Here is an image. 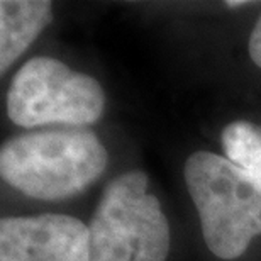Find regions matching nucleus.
<instances>
[{"label": "nucleus", "mask_w": 261, "mask_h": 261, "mask_svg": "<svg viewBox=\"0 0 261 261\" xmlns=\"http://www.w3.org/2000/svg\"><path fill=\"white\" fill-rule=\"evenodd\" d=\"M107 166V151L92 130L58 127L24 133L0 149V175L41 200H61L90 187Z\"/></svg>", "instance_id": "nucleus-1"}, {"label": "nucleus", "mask_w": 261, "mask_h": 261, "mask_svg": "<svg viewBox=\"0 0 261 261\" xmlns=\"http://www.w3.org/2000/svg\"><path fill=\"white\" fill-rule=\"evenodd\" d=\"M184 175L207 248L222 259L241 256L261 234V175L208 151L189 156Z\"/></svg>", "instance_id": "nucleus-2"}, {"label": "nucleus", "mask_w": 261, "mask_h": 261, "mask_svg": "<svg viewBox=\"0 0 261 261\" xmlns=\"http://www.w3.org/2000/svg\"><path fill=\"white\" fill-rule=\"evenodd\" d=\"M148 176L126 171L109 181L88 231L90 261H165L170 226L160 200L146 192Z\"/></svg>", "instance_id": "nucleus-3"}, {"label": "nucleus", "mask_w": 261, "mask_h": 261, "mask_svg": "<svg viewBox=\"0 0 261 261\" xmlns=\"http://www.w3.org/2000/svg\"><path fill=\"white\" fill-rule=\"evenodd\" d=\"M103 106L106 95L95 78L46 56L20 66L7 93L9 119L20 127L90 126Z\"/></svg>", "instance_id": "nucleus-4"}, {"label": "nucleus", "mask_w": 261, "mask_h": 261, "mask_svg": "<svg viewBox=\"0 0 261 261\" xmlns=\"http://www.w3.org/2000/svg\"><path fill=\"white\" fill-rule=\"evenodd\" d=\"M0 261H90V231L80 219L63 214L5 217Z\"/></svg>", "instance_id": "nucleus-5"}, {"label": "nucleus", "mask_w": 261, "mask_h": 261, "mask_svg": "<svg viewBox=\"0 0 261 261\" xmlns=\"http://www.w3.org/2000/svg\"><path fill=\"white\" fill-rule=\"evenodd\" d=\"M53 19L46 0L0 2V71H7Z\"/></svg>", "instance_id": "nucleus-6"}, {"label": "nucleus", "mask_w": 261, "mask_h": 261, "mask_svg": "<svg viewBox=\"0 0 261 261\" xmlns=\"http://www.w3.org/2000/svg\"><path fill=\"white\" fill-rule=\"evenodd\" d=\"M222 149L234 165L261 175V127L246 121L231 122L222 130Z\"/></svg>", "instance_id": "nucleus-7"}, {"label": "nucleus", "mask_w": 261, "mask_h": 261, "mask_svg": "<svg viewBox=\"0 0 261 261\" xmlns=\"http://www.w3.org/2000/svg\"><path fill=\"white\" fill-rule=\"evenodd\" d=\"M249 56L254 61V65L261 68V15L254 25L251 38H249Z\"/></svg>", "instance_id": "nucleus-8"}, {"label": "nucleus", "mask_w": 261, "mask_h": 261, "mask_svg": "<svg viewBox=\"0 0 261 261\" xmlns=\"http://www.w3.org/2000/svg\"><path fill=\"white\" fill-rule=\"evenodd\" d=\"M243 4H246V2H241V0H236V2H226V5L229 9H236V7H239V5H243Z\"/></svg>", "instance_id": "nucleus-9"}]
</instances>
